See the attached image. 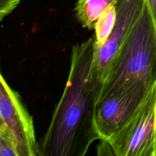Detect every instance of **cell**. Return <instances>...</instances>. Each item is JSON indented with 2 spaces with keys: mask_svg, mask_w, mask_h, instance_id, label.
I'll list each match as a JSON object with an SVG mask.
<instances>
[{
  "mask_svg": "<svg viewBox=\"0 0 156 156\" xmlns=\"http://www.w3.org/2000/svg\"><path fill=\"white\" fill-rule=\"evenodd\" d=\"M93 54L92 37L72 48L68 79L44 136L41 155H85L98 140L94 120L101 87L91 73Z\"/></svg>",
  "mask_w": 156,
  "mask_h": 156,
  "instance_id": "1",
  "label": "cell"
},
{
  "mask_svg": "<svg viewBox=\"0 0 156 156\" xmlns=\"http://www.w3.org/2000/svg\"><path fill=\"white\" fill-rule=\"evenodd\" d=\"M155 80L156 33L146 2L109 79L99 91L97 105L112 91L135 84L151 86Z\"/></svg>",
  "mask_w": 156,
  "mask_h": 156,
  "instance_id": "2",
  "label": "cell"
},
{
  "mask_svg": "<svg viewBox=\"0 0 156 156\" xmlns=\"http://www.w3.org/2000/svg\"><path fill=\"white\" fill-rule=\"evenodd\" d=\"M101 150L116 156H156V80L124 126L101 141Z\"/></svg>",
  "mask_w": 156,
  "mask_h": 156,
  "instance_id": "3",
  "label": "cell"
},
{
  "mask_svg": "<svg viewBox=\"0 0 156 156\" xmlns=\"http://www.w3.org/2000/svg\"><path fill=\"white\" fill-rule=\"evenodd\" d=\"M145 5L146 0H119L116 4L117 17L112 33L101 47L94 48L91 73L101 88L109 79Z\"/></svg>",
  "mask_w": 156,
  "mask_h": 156,
  "instance_id": "4",
  "label": "cell"
},
{
  "mask_svg": "<svg viewBox=\"0 0 156 156\" xmlns=\"http://www.w3.org/2000/svg\"><path fill=\"white\" fill-rule=\"evenodd\" d=\"M151 86L135 84L124 87L108 94L98 103L94 123L98 140H108L124 126L137 111Z\"/></svg>",
  "mask_w": 156,
  "mask_h": 156,
  "instance_id": "5",
  "label": "cell"
},
{
  "mask_svg": "<svg viewBox=\"0 0 156 156\" xmlns=\"http://www.w3.org/2000/svg\"><path fill=\"white\" fill-rule=\"evenodd\" d=\"M0 117L14 139L19 156L41 155L35 136L33 119L19 94L0 73Z\"/></svg>",
  "mask_w": 156,
  "mask_h": 156,
  "instance_id": "6",
  "label": "cell"
},
{
  "mask_svg": "<svg viewBox=\"0 0 156 156\" xmlns=\"http://www.w3.org/2000/svg\"><path fill=\"white\" fill-rule=\"evenodd\" d=\"M119 0H78L74 12L76 18L85 28L94 29V24L107 9Z\"/></svg>",
  "mask_w": 156,
  "mask_h": 156,
  "instance_id": "7",
  "label": "cell"
},
{
  "mask_svg": "<svg viewBox=\"0 0 156 156\" xmlns=\"http://www.w3.org/2000/svg\"><path fill=\"white\" fill-rule=\"evenodd\" d=\"M117 17L116 5L110 6L99 16L94 26V48L101 47L108 39L115 26Z\"/></svg>",
  "mask_w": 156,
  "mask_h": 156,
  "instance_id": "8",
  "label": "cell"
},
{
  "mask_svg": "<svg viewBox=\"0 0 156 156\" xmlns=\"http://www.w3.org/2000/svg\"><path fill=\"white\" fill-rule=\"evenodd\" d=\"M0 156H19L14 139L6 127H0Z\"/></svg>",
  "mask_w": 156,
  "mask_h": 156,
  "instance_id": "9",
  "label": "cell"
},
{
  "mask_svg": "<svg viewBox=\"0 0 156 156\" xmlns=\"http://www.w3.org/2000/svg\"><path fill=\"white\" fill-rule=\"evenodd\" d=\"M20 2L21 0H0V21L12 13Z\"/></svg>",
  "mask_w": 156,
  "mask_h": 156,
  "instance_id": "10",
  "label": "cell"
},
{
  "mask_svg": "<svg viewBox=\"0 0 156 156\" xmlns=\"http://www.w3.org/2000/svg\"><path fill=\"white\" fill-rule=\"evenodd\" d=\"M146 2L150 12L156 33V0H146Z\"/></svg>",
  "mask_w": 156,
  "mask_h": 156,
  "instance_id": "11",
  "label": "cell"
},
{
  "mask_svg": "<svg viewBox=\"0 0 156 156\" xmlns=\"http://www.w3.org/2000/svg\"><path fill=\"white\" fill-rule=\"evenodd\" d=\"M0 127H6V126H5L4 122H3V120H2L1 117H0Z\"/></svg>",
  "mask_w": 156,
  "mask_h": 156,
  "instance_id": "12",
  "label": "cell"
}]
</instances>
